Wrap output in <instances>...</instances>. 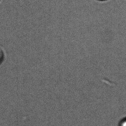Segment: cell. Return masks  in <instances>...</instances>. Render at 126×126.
Segmentation results:
<instances>
[{
  "label": "cell",
  "instance_id": "obj_1",
  "mask_svg": "<svg viewBox=\"0 0 126 126\" xmlns=\"http://www.w3.org/2000/svg\"><path fill=\"white\" fill-rule=\"evenodd\" d=\"M5 58V53L4 50L0 46V65L3 63Z\"/></svg>",
  "mask_w": 126,
  "mask_h": 126
},
{
  "label": "cell",
  "instance_id": "obj_2",
  "mask_svg": "<svg viewBox=\"0 0 126 126\" xmlns=\"http://www.w3.org/2000/svg\"><path fill=\"white\" fill-rule=\"evenodd\" d=\"M118 126H126V117L123 118L120 121Z\"/></svg>",
  "mask_w": 126,
  "mask_h": 126
}]
</instances>
